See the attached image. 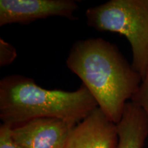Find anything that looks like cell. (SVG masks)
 Listing matches in <instances>:
<instances>
[{
	"label": "cell",
	"mask_w": 148,
	"mask_h": 148,
	"mask_svg": "<svg viewBox=\"0 0 148 148\" xmlns=\"http://www.w3.org/2000/svg\"><path fill=\"white\" fill-rule=\"evenodd\" d=\"M82 81L98 107L115 124L139 88L142 77L114 44L101 38L77 40L66 60Z\"/></svg>",
	"instance_id": "cell-1"
},
{
	"label": "cell",
	"mask_w": 148,
	"mask_h": 148,
	"mask_svg": "<svg viewBox=\"0 0 148 148\" xmlns=\"http://www.w3.org/2000/svg\"><path fill=\"white\" fill-rule=\"evenodd\" d=\"M87 88L74 91L49 90L21 75L0 81V119L13 127L38 118H57L75 125L97 108Z\"/></svg>",
	"instance_id": "cell-2"
},
{
	"label": "cell",
	"mask_w": 148,
	"mask_h": 148,
	"mask_svg": "<svg viewBox=\"0 0 148 148\" xmlns=\"http://www.w3.org/2000/svg\"><path fill=\"white\" fill-rule=\"evenodd\" d=\"M88 26L125 36L132 51V65L142 79L148 70V0H110L88 8Z\"/></svg>",
	"instance_id": "cell-3"
},
{
	"label": "cell",
	"mask_w": 148,
	"mask_h": 148,
	"mask_svg": "<svg viewBox=\"0 0 148 148\" xmlns=\"http://www.w3.org/2000/svg\"><path fill=\"white\" fill-rule=\"evenodd\" d=\"M77 9L73 0H0V26L28 23L51 16L73 20Z\"/></svg>",
	"instance_id": "cell-4"
},
{
	"label": "cell",
	"mask_w": 148,
	"mask_h": 148,
	"mask_svg": "<svg viewBox=\"0 0 148 148\" xmlns=\"http://www.w3.org/2000/svg\"><path fill=\"white\" fill-rule=\"evenodd\" d=\"M75 125L57 118H38L12 127V136L21 148H64Z\"/></svg>",
	"instance_id": "cell-5"
},
{
	"label": "cell",
	"mask_w": 148,
	"mask_h": 148,
	"mask_svg": "<svg viewBox=\"0 0 148 148\" xmlns=\"http://www.w3.org/2000/svg\"><path fill=\"white\" fill-rule=\"evenodd\" d=\"M117 143L116 124L97 107L72 128L64 148H116Z\"/></svg>",
	"instance_id": "cell-6"
},
{
	"label": "cell",
	"mask_w": 148,
	"mask_h": 148,
	"mask_svg": "<svg viewBox=\"0 0 148 148\" xmlns=\"http://www.w3.org/2000/svg\"><path fill=\"white\" fill-rule=\"evenodd\" d=\"M116 127V148H143L148 136V121L143 110L132 101L126 103Z\"/></svg>",
	"instance_id": "cell-7"
},
{
	"label": "cell",
	"mask_w": 148,
	"mask_h": 148,
	"mask_svg": "<svg viewBox=\"0 0 148 148\" xmlns=\"http://www.w3.org/2000/svg\"><path fill=\"white\" fill-rule=\"evenodd\" d=\"M131 101L143 110L148 121V70Z\"/></svg>",
	"instance_id": "cell-8"
},
{
	"label": "cell",
	"mask_w": 148,
	"mask_h": 148,
	"mask_svg": "<svg viewBox=\"0 0 148 148\" xmlns=\"http://www.w3.org/2000/svg\"><path fill=\"white\" fill-rule=\"evenodd\" d=\"M17 53L13 46L2 38H0V66H7L12 63Z\"/></svg>",
	"instance_id": "cell-9"
},
{
	"label": "cell",
	"mask_w": 148,
	"mask_h": 148,
	"mask_svg": "<svg viewBox=\"0 0 148 148\" xmlns=\"http://www.w3.org/2000/svg\"><path fill=\"white\" fill-rule=\"evenodd\" d=\"M12 127L2 123L0 126V148H21L12 136Z\"/></svg>",
	"instance_id": "cell-10"
}]
</instances>
